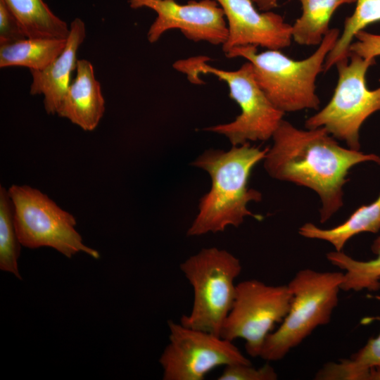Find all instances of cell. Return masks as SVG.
Wrapping results in <instances>:
<instances>
[{"instance_id": "obj_1", "label": "cell", "mask_w": 380, "mask_h": 380, "mask_svg": "<svg viewBox=\"0 0 380 380\" xmlns=\"http://www.w3.org/2000/svg\"><path fill=\"white\" fill-rule=\"evenodd\" d=\"M272 138L264 159L266 171L272 178L315 191L322 201V223L343 206L350 169L367 161L380 165V156L342 147L324 127L303 130L283 120Z\"/></svg>"}, {"instance_id": "obj_2", "label": "cell", "mask_w": 380, "mask_h": 380, "mask_svg": "<svg viewBox=\"0 0 380 380\" xmlns=\"http://www.w3.org/2000/svg\"><path fill=\"white\" fill-rule=\"evenodd\" d=\"M268 149L247 142L232 146L227 151L207 150L193 162V165L208 172L212 184L200 200L199 211L187 231L188 236L223 232L228 226L239 227L246 216L262 219L247 208L249 202L262 199L260 191L248 187V182L253 168L265 159Z\"/></svg>"}, {"instance_id": "obj_3", "label": "cell", "mask_w": 380, "mask_h": 380, "mask_svg": "<svg viewBox=\"0 0 380 380\" xmlns=\"http://www.w3.org/2000/svg\"><path fill=\"white\" fill-rule=\"evenodd\" d=\"M339 36L338 29H330L315 51L302 60L291 58L280 50L258 52L255 46L236 47L225 55L251 63L257 82L279 110L284 113L317 110L320 101L316 80Z\"/></svg>"}, {"instance_id": "obj_4", "label": "cell", "mask_w": 380, "mask_h": 380, "mask_svg": "<svg viewBox=\"0 0 380 380\" xmlns=\"http://www.w3.org/2000/svg\"><path fill=\"white\" fill-rule=\"evenodd\" d=\"M206 58L197 56L180 60L174 67L194 83H201V74L213 75L224 82L230 98L239 106L241 113L232 122L205 130L225 136L232 146L272 138L285 113L276 108L263 92L256 81L251 63L247 61L236 70H226L210 65Z\"/></svg>"}, {"instance_id": "obj_5", "label": "cell", "mask_w": 380, "mask_h": 380, "mask_svg": "<svg viewBox=\"0 0 380 380\" xmlns=\"http://www.w3.org/2000/svg\"><path fill=\"white\" fill-rule=\"evenodd\" d=\"M342 272L299 270L288 284L291 293L289 312L270 333L260 357L267 362L283 359L317 327L329 322L338 305Z\"/></svg>"}, {"instance_id": "obj_6", "label": "cell", "mask_w": 380, "mask_h": 380, "mask_svg": "<svg viewBox=\"0 0 380 380\" xmlns=\"http://www.w3.org/2000/svg\"><path fill=\"white\" fill-rule=\"evenodd\" d=\"M180 270L194 292L191 310L182 315L180 323L220 336L234 301V281L242 270L240 260L225 250L211 247L190 256Z\"/></svg>"}, {"instance_id": "obj_7", "label": "cell", "mask_w": 380, "mask_h": 380, "mask_svg": "<svg viewBox=\"0 0 380 380\" xmlns=\"http://www.w3.org/2000/svg\"><path fill=\"white\" fill-rule=\"evenodd\" d=\"M375 59L367 60L349 53L336 63L338 81L329 102L305 120L307 129L324 127L349 148L360 151V129L366 119L380 110V87L371 90L366 74Z\"/></svg>"}, {"instance_id": "obj_8", "label": "cell", "mask_w": 380, "mask_h": 380, "mask_svg": "<svg viewBox=\"0 0 380 380\" xmlns=\"http://www.w3.org/2000/svg\"><path fill=\"white\" fill-rule=\"evenodd\" d=\"M14 210V224L21 245L29 248L46 246L68 258L79 252L98 259L99 253L83 243L76 231L75 217L61 208L39 190L27 185L8 189Z\"/></svg>"}, {"instance_id": "obj_9", "label": "cell", "mask_w": 380, "mask_h": 380, "mask_svg": "<svg viewBox=\"0 0 380 380\" xmlns=\"http://www.w3.org/2000/svg\"><path fill=\"white\" fill-rule=\"evenodd\" d=\"M291 301L288 284L272 286L257 279L241 281L220 336L231 341L244 340L247 353L260 357L267 336L284 319Z\"/></svg>"}, {"instance_id": "obj_10", "label": "cell", "mask_w": 380, "mask_h": 380, "mask_svg": "<svg viewBox=\"0 0 380 380\" xmlns=\"http://www.w3.org/2000/svg\"><path fill=\"white\" fill-rule=\"evenodd\" d=\"M168 327L169 343L159 359L164 380H203L216 367L251 364L233 341L172 321Z\"/></svg>"}, {"instance_id": "obj_11", "label": "cell", "mask_w": 380, "mask_h": 380, "mask_svg": "<svg viewBox=\"0 0 380 380\" xmlns=\"http://www.w3.org/2000/svg\"><path fill=\"white\" fill-rule=\"evenodd\" d=\"M132 8H148L157 17L147 32L150 43L156 42L170 30H179L187 39L223 45L228 30L224 11L215 0H127Z\"/></svg>"}, {"instance_id": "obj_12", "label": "cell", "mask_w": 380, "mask_h": 380, "mask_svg": "<svg viewBox=\"0 0 380 380\" xmlns=\"http://www.w3.org/2000/svg\"><path fill=\"white\" fill-rule=\"evenodd\" d=\"M224 11L228 35L222 46L226 54L246 46L281 50L290 46L291 25L272 11L259 12L251 0H215Z\"/></svg>"}, {"instance_id": "obj_13", "label": "cell", "mask_w": 380, "mask_h": 380, "mask_svg": "<svg viewBox=\"0 0 380 380\" xmlns=\"http://www.w3.org/2000/svg\"><path fill=\"white\" fill-rule=\"evenodd\" d=\"M85 36L84 22L80 18H75L70 24V34L63 52L46 68L30 70L32 77L30 94L44 95V108L48 114H57L70 84L71 73L76 70L77 50Z\"/></svg>"}, {"instance_id": "obj_14", "label": "cell", "mask_w": 380, "mask_h": 380, "mask_svg": "<svg viewBox=\"0 0 380 380\" xmlns=\"http://www.w3.org/2000/svg\"><path fill=\"white\" fill-rule=\"evenodd\" d=\"M104 112L105 100L92 64L85 59L77 60L76 77L70 84L57 114L85 131H92Z\"/></svg>"}, {"instance_id": "obj_15", "label": "cell", "mask_w": 380, "mask_h": 380, "mask_svg": "<svg viewBox=\"0 0 380 380\" xmlns=\"http://www.w3.org/2000/svg\"><path fill=\"white\" fill-rule=\"evenodd\" d=\"M380 229V195L373 203L357 208L342 224L322 229L312 223H305L299 228L303 237L327 241L336 251H342L345 244L354 236L362 232L377 233Z\"/></svg>"}, {"instance_id": "obj_16", "label": "cell", "mask_w": 380, "mask_h": 380, "mask_svg": "<svg viewBox=\"0 0 380 380\" xmlns=\"http://www.w3.org/2000/svg\"><path fill=\"white\" fill-rule=\"evenodd\" d=\"M15 17L27 38L65 39L67 23L57 17L43 0H3Z\"/></svg>"}, {"instance_id": "obj_17", "label": "cell", "mask_w": 380, "mask_h": 380, "mask_svg": "<svg viewBox=\"0 0 380 380\" xmlns=\"http://www.w3.org/2000/svg\"><path fill=\"white\" fill-rule=\"evenodd\" d=\"M67 39L26 38L0 44V67L23 66L42 70L64 50Z\"/></svg>"}, {"instance_id": "obj_18", "label": "cell", "mask_w": 380, "mask_h": 380, "mask_svg": "<svg viewBox=\"0 0 380 380\" xmlns=\"http://www.w3.org/2000/svg\"><path fill=\"white\" fill-rule=\"evenodd\" d=\"M302 13L291 25L292 39L298 44L319 45L329 31V22L341 5L356 0H298Z\"/></svg>"}, {"instance_id": "obj_19", "label": "cell", "mask_w": 380, "mask_h": 380, "mask_svg": "<svg viewBox=\"0 0 380 380\" xmlns=\"http://www.w3.org/2000/svg\"><path fill=\"white\" fill-rule=\"evenodd\" d=\"M371 250L376 257L367 261L353 259L343 251L327 253V259L331 264L344 271L341 290L376 291L380 289V236L373 241Z\"/></svg>"}, {"instance_id": "obj_20", "label": "cell", "mask_w": 380, "mask_h": 380, "mask_svg": "<svg viewBox=\"0 0 380 380\" xmlns=\"http://www.w3.org/2000/svg\"><path fill=\"white\" fill-rule=\"evenodd\" d=\"M380 369V333L349 358L325 364L316 374L317 380H368L370 370Z\"/></svg>"}, {"instance_id": "obj_21", "label": "cell", "mask_w": 380, "mask_h": 380, "mask_svg": "<svg viewBox=\"0 0 380 380\" xmlns=\"http://www.w3.org/2000/svg\"><path fill=\"white\" fill-rule=\"evenodd\" d=\"M355 3L353 13L346 18L342 34L326 58L324 71L329 70L338 61L348 56L349 47L358 32L380 21V0H356Z\"/></svg>"}, {"instance_id": "obj_22", "label": "cell", "mask_w": 380, "mask_h": 380, "mask_svg": "<svg viewBox=\"0 0 380 380\" xmlns=\"http://www.w3.org/2000/svg\"><path fill=\"white\" fill-rule=\"evenodd\" d=\"M20 242L14 224L11 198L5 187L0 186V269L21 279L18 267Z\"/></svg>"}, {"instance_id": "obj_23", "label": "cell", "mask_w": 380, "mask_h": 380, "mask_svg": "<svg viewBox=\"0 0 380 380\" xmlns=\"http://www.w3.org/2000/svg\"><path fill=\"white\" fill-rule=\"evenodd\" d=\"M277 374L268 363L259 368L251 364H233L224 367L218 380H275Z\"/></svg>"}, {"instance_id": "obj_24", "label": "cell", "mask_w": 380, "mask_h": 380, "mask_svg": "<svg viewBox=\"0 0 380 380\" xmlns=\"http://www.w3.org/2000/svg\"><path fill=\"white\" fill-rule=\"evenodd\" d=\"M27 38L18 21L3 0H0V44Z\"/></svg>"}, {"instance_id": "obj_25", "label": "cell", "mask_w": 380, "mask_h": 380, "mask_svg": "<svg viewBox=\"0 0 380 380\" xmlns=\"http://www.w3.org/2000/svg\"><path fill=\"white\" fill-rule=\"evenodd\" d=\"M357 41L349 47V53H353L367 59H375L380 56V34H376L361 30L355 37Z\"/></svg>"}, {"instance_id": "obj_26", "label": "cell", "mask_w": 380, "mask_h": 380, "mask_svg": "<svg viewBox=\"0 0 380 380\" xmlns=\"http://www.w3.org/2000/svg\"><path fill=\"white\" fill-rule=\"evenodd\" d=\"M258 8L263 11H269L277 6L279 0H251Z\"/></svg>"}, {"instance_id": "obj_27", "label": "cell", "mask_w": 380, "mask_h": 380, "mask_svg": "<svg viewBox=\"0 0 380 380\" xmlns=\"http://www.w3.org/2000/svg\"><path fill=\"white\" fill-rule=\"evenodd\" d=\"M368 380H380V369H371Z\"/></svg>"}]
</instances>
